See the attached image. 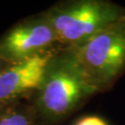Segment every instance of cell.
<instances>
[{"instance_id": "obj_1", "label": "cell", "mask_w": 125, "mask_h": 125, "mask_svg": "<svg viewBox=\"0 0 125 125\" xmlns=\"http://www.w3.org/2000/svg\"><path fill=\"white\" fill-rule=\"evenodd\" d=\"M66 53L96 89L105 90L125 70V16Z\"/></svg>"}, {"instance_id": "obj_2", "label": "cell", "mask_w": 125, "mask_h": 125, "mask_svg": "<svg viewBox=\"0 0 125 125\" xmlns=\"http://www.w3.org/2000/svg\"><path fill=\"white\" fill-rule=\"evenodd\" d=\"M97 91L67 53L55 55L38 90L36 111L45 121H59Z\"/></svg>"}, {"instance_id": "obj_3", "label": "cell", "mask_w": 125, "mask_h": 125, "mask_svg": "<svg viewBox=\"0 0 125 125\" xmlns=\"http://www.w3.org/2000/svg\"><path fill=\"white\" fill-rule=\"evenodd\" d=\"M125 16L122 8L106 1L81 0L57 6L45 18L67 48L81 45Z\"/></svg>"}, {"instance_id": "obj_4", "label": "cell", "mask_w": 125, "mask_h": 125, "mask_svg": "<svg viewBox=\"0 0 125 125\" xmlns=\"http://www.w3.org/2000/svg\"><path fill=\"white\" fill-rule=\"evenodd\" d=\"M58 43L49 21L44 17L12 28L0 40V57L9 64L46 53Z\"/></svg>"}, {"instance_id": "obj_5", "label": "cell", "mask_w": 125, "mask_h": 125, "mask_svg": "<svg viewBox=\"0 0 125 125\" xmlns=\"http://www.w3.org/2000/svg\"><path fill=\"white\" fill-rule=\"evenodd\" d=\"M54 50L9 64L0 73V99L11 104L42 86Z\"/></svg>"}, {"instance_id": "obj_6", "label": "cell", "mask_w": 125, "mask_h": 125, "mask_svg": "<svg viewBox=\"0 0 125 125\" xmlns=\"http://www.w3.org/2000/svg\"><path fill=\"white\" fill-rule=\"evenodd\" d=\"M38 119L36 109L12 103L0 115V125H39Z\"/></svg>"}, {"instance_id": "obj_7", "label": "cell", "mask_w": 125, "mask_h": 125, "mask_svg": "<svg viewBox=\"0 0 125 125\" xmlns=\"http://www.w3.org/2000/svg\"><path fill=\"white\" fill-rule=\"evenodd\" d=\"M75 125H107V123L97 116H87L77 121Z\"/></svg>"}, {"instance_id": "obj_8", "label": "cell", "mask_w": 125, "mask_h": 125, "mask_svg": "<svg viewBox=\"0 0 125 125\" xmlns=\"http://www.w3.org/2000/svg\"><path fill=\"white\" fill-rule=\"evenodd\" d=\"M12 104V103H11ZM10 105V104H9V103H6V102H4L3 100H1L0 99V115L3 113V112L9 107V106Z\"/></svg>"}, {"instance_id": "obj_9", "label": "cell", "mask_w": 125, "mask_h": 125, "mask_svg": "<svg viewBox=\"0 0 125 125\" xmlns=\"http://www.w3.org/2000/svg\"><path fill=\"white\" fill-rule=\"evenodd\" d=\"M9 65V63L6 62L4 59H3V58L0 57V73L3 72V71H4L5 69L8 67Z\"/></svg>"}]
</instances>
